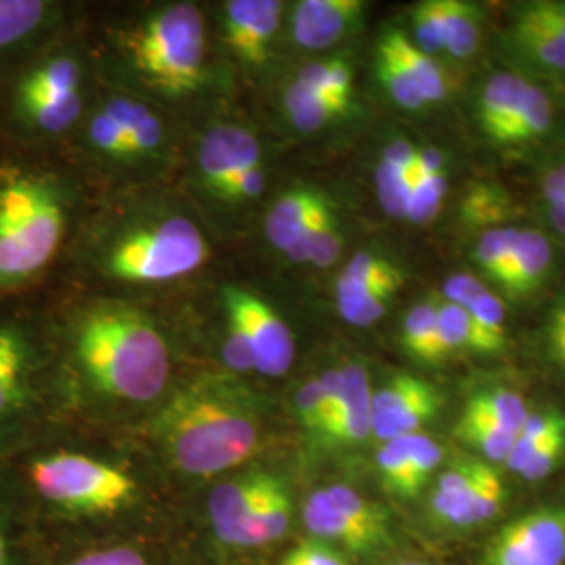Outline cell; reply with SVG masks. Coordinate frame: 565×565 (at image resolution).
<instances>
[{
    "instance_id": "6da1fadb",
    "label": "cell",
    "mask_w": 565,
    "mask_h": 565,
    "mask_svg": "<svg viewBox=\"0 0 565 565\" xmlns=\"http://www.w3.org/2000/svg\"><path fill=\"white\" fill-rule=\"evenodd\" d=\"M53 366L65 369L105 401L147 404L170 382V343L139 303L82 300L44 306Z\"/></svg>"
},
{
    "instance_id": "7a4b0ae2",
    "label": "cell",
    "mask_w": 565,
    "mask_h": 565,
    "mask_svg": "<svg viewBox=\"0 0 565 565\" xmlns=\"http://www.w3.org/2000/svg\"><path fill=\"white\" fill-rule=\"evenodd\" d=\"M67 249L86 277L124 287L182 281L212 258L202 223L182 203L160 195L107 207Z\"/></svg>"
},
{
    "instance_id": "3957f363",
    "label": "cell",
    "mask_w": 565,
    "mask_h": 565,
    "mask_svg": "<svg viewBox=\"0 0 565 565\" xmlns=\"http://www.w3.org/2000/svg\"><path fill=\"white\" fill-rule=\"evenodd\" d=\"M78 186L53 153L0 145V300L36 289L76 228Z\"/></svg>"
},
{
    "instance_id": "277c9868",
    "label": "cell",
    "mask_w": 565,
    "mask_h": 565,
    "mask_svg": "<svg viewBox=\"0 0 565 565\" xmlns=\"http://www.w3.org/2000/svg\"><path fill=\"white\" fill-rule=\"evenodd\" d=\"M156 436L186 476L210 478L247 461L263 440L260 413L239 385L200 377L163 404Z\"/></svg>"
},
{
    "instance_id": "5b68a950",
    "label": "cell",
    "mask_w": 565,
    "mask_h": 565,
    "mask_svg": "<svg viewBox=\"0 0 565 565\" xmlns=\"http://www.w3.org/2000/svg\"><path fill=\"white\" fill-rule=\"evenodd\" d=\"M132 93L145 102L179 103L210 81L205 20L193 2H162L124 21L107 42Z\"/></svg>"
},
{
    "instance_id": "8992f818",
    "label": "cell",
    "mask_w": 565,
    "mask_h": 565,
    "mask_svg": "<svg viewBox=\"0 0 565 565\" xmlns=\"http://www.w3.org/2000/svg\"><path fill=\"white\" fill-rule=\"evenodd\" d=\"M86 114L84 60L67 36L0 82V145L51 153Z\"/></svg>"
},
{
    "instance_id": "52a82bcc",
    "label": "cell",
    "mask_w": 565,
    "mask_h": 565,
    "mask_svg": "<svg viewBox=\"0 0 565 565\" xmlns=\"http://www.w3.org/2000/svg\"><path fill=\"white\" fill-rule=\"evenodd\" d=\"M53 348L44 306L0 300V452L11 450L44 403Z\"/></svg>"
},
{
    "instance_id": "ba28073f",
    "label": "cell",
    "mask_w": 565,
    "mask_h": 565,
    "mask_svg": "<svg viewBox=\"0 0 565 565\" xmlns=\"http://www.w3.org/2000/svg\"><path fill=\"white\" fill-rule=\"evenodd\" d=\"M9 476L21 497L60 511L111 513L137 494L135 480L118 467L65 448L21 455Z\"/></svg>"
},
{
    "instance_id": "9c48e42d",
    "label": "cell",
    "mask_w": 565,
    "mask_h": 565,
    "mask_svg": "<svg viewBox=\"0 0 565 565\" xmlns=\"http://www.w3.org/2000/svg\"><path fill=\"white\" fill-rule=\"evenodd\" d=\"M221 296L226 319L242 327L252 345L256 371L266 377L285 375L296 361V338L275 306L243 285H226Z\"/></svg>"
},
{
    "instance_id": "30bf717a",
    "label": "cell",
    "mask_w": 565,
    "mask_h": 565,
    "mask_svg": "<svg viewBox=\"0 0 565 565\" xmlns=\"http://www.w3.org/2000/svg\"><path fill=\"white\" fill-rule=\"evenodd\" d=\"M70 7L57 0H0V82L65 39Z\"/></svg>"
},
{
    "instance_id": "8fae6325",
    "label": "cell",
    "mask_w": 565,
    "mask_h": 565,
    "mask_svg": "<svg viewBox=\"0 0 565 565\" xmlns=\"http://www.w3.org/2000/svg\"><path fill=\"white\" fill-rule=\"evenodd\" d=\"M482 565H565V503L503 525L486 543Z\"/></svg>"
},
{
    "instance_id": "7c38bea8",
    "label": "cell",
    "mask_w": 565,
    "mask_h": 565,
    "mask_svg": "<svg viewBox=\"0 0 565 565\" xmlns=\"http://www.w3.org/2000/svg\"><path fill=\"white\" fill-rule=\"evenodd\" d=\"M258 162H264L260 137L242 121H218L198 145V182L207 198L224 203L243 170Z\"/></svg>"
},
{
    "instance_id": "4fadbf2b",
    "label": "cell",
    "mask_w": 565,
    "mask_h": 565,
    "mask_svg": "<svg viewBox=\"0 0 565 565\" xmlns=\"http://www.w3.org/2000/svg\"><path fill=\"white\" fill-rule=\"evenodd\" d=\"M440 406L443 396L434 385L413 375H396L373 392L371 436L384 445L422 434V427L438 415Z\"/></svg>"
},
{
    "instance_id": "5bb4252c",
    "label": "cell",
    "mask_w": 565,
    "mask_h": 565,
    "mask_svg": "<svg viewBox=\"0 0 565 565\" xmlns=\"http://www.w3.org/2000/svg\"><path fill=\"white\" fill-rule=\"evenodd\" d=\"M281 0H228L221 9L223 41L245 70H260L281 30Z\"/></svg>"
},
{
    "instance_id": "9a60e30c",
    "label": "cell",
    "mask_w": 565,
    "mask_h": 565,
    "mask_svg": "<svg viewBox=\"0 0 565 565\" xmlns=\"http://www.w3.org/2000/svg\"><path fill=\"white\" fill-rule=\"evenodd\" d=\"M363 0H300L289 15V39L302 51H327L363 20Z\"/></svg>"
},
{
    "instance_id": "2e32d148",
    "label": "cell",
    "mask_w": 565,
    "mask_h": 565,
    "mask_svg": "<svg viewBox=\"0 0 565 565\" xmlns=\"http://www.w3.org/2000/svg\"><path fill=\"white\" fill-rule=\"evenodd\" d=\"M333 203L323 191L298 184L281 193L266 212L264 233L273 249L282 256L319 223Z\"/></svg>"
},
{
    "instance_id": "e0dca14e",
    "label": "cell",
    "mask_w": 565,
    "mask_h": 565,
    "mask_svg": "<svg viewBox=\"0 0 565 565\" xmlns=\"http://www.w3.org/2000/svg\"><path fill=\"white\" fill-rule=\"evenodd\" d=\"M102 107L118 121L132 145L137 166L162 162L168 151V128L153 103L132 93H111L103 99Z\"/></svg>"
},
{
    "instance_id": "ac0fdd59",
    "label": "cell",
    "mask_w": 565,
    "mask_h": 565,
    "mask_svg": "<svg viewBox=\"0 0 565 565\" xmlns=\"http://www.w3.org/2000/svg\"><path fill=\"white\" fill-rule=\"evenodd\" d=\"M373 387L363 364L342 366V394L324 440L333 445H359L371 436Z\"/></svg>"
},
{
    "instance_id": "d6986e66",
    "label": "cell",
    "mask_w": 565,
    "mask_h": 565,
    "mask_svg": "<svg viewBox=\"0 0 565 565\" xmlns=\"http://www.w3.org/2000/svg\"><path fill=\"white\" fill-rule=\"evenodd\" d=\"M291 522V499L281 480L237 524L218 536L224 545L264 546L282 539Z\"/></svg>"
},
{
    "instance_id": "ffe728a7",
    "label": "cell",
    "mask_w": 565,
    "mask_h": 565,
    "mask_svg": "<svg viewBox=\"0 0 565 565\" xmlns=\"http://www.w3.org/2000/svg\"><path fill=\"white\" fill-rule=\"evenodd\" d=\"M551 263L553 247L545 235L532 228H518L501 287L511 296H527L545 281Z\"/></svg>"
},
{
    "instance_id": "44dd1931",
    "label": "cell",
    "mask_w": 565,
    "mask_h": 565,
    "mask_svg": "<svg viewBox=\"0 0 565 565\" xmlns=\"http://www.w3.org/2000/svg\"><path fill=\"white\" fill-rule=\"evenodd\" d=\"M277 482H279L277 476L256 471V473H245L242 478L216 486L207 501L216 536H223L226 530L237 524Z\"/></svg>"
},
{
    "instance_id": "7402d4cb",
    "label": "cell",
    "mask_w": 565,
    "mask_h": 565,
    "mask_svg": "<svg viewBox=\"0 0 565 565\" xmlns=\"http://www.w3.org/2000/svg\"><path fill=\"white\" fill-rule=\"evenodd\" d=\"M446 191L448 179L445 156L434 147H419L406 221L413 224L431 223L445 203Z\"/></svg>"
},
{
    "instance_id": "603a6c76",
    "label": "cell",
    "mask_w": 565,
    "mask_h": 565,
    "mask_svg": "<svg viewBox=\"0 0 565 565\" xmlns=\"http://www.w3.org/2000/svg\"><path fill=\"white\" fill-rule=\"evenodd\" d=\"M480 461H459L448 467L431 490V511L436 520L452 527H467V513L473 499Z\"/></svg>"
},
{
    "instance_id": "cb8c5ba5",
    "label": "cell",
    "mask_w": 565,
    "mask_h": 565,
    "mask_svg": "<svg viewBox=\"0 0 565 565\" xmlns=\"http://www.w3.org/2000/svg\"><path fill=\"white\" fill-rule=\"evenodd\" d=\"M302 520L306 527L327 541H335L348 546L350 551H369L382 545L373 534H369L364 527L348 520L342 511H338L324 497L323 490L312 492L302 509Z\"/></svg>"
},
{
    "instance_id": "d4e9b609",
    "label": "cell",
    "mask_w": 565,
    "mask_h": 565,
    "mask_svg": "<svg viewBox=\"0 0 565 565\" xmlns=\"http://www.w3.org/2000/svg\"><path fill=\"white\" fill-rule=\"evenodd\" d=\"M380 46H384L385 51L403 65L406 74L417 84L427 105L445 102L448 95L445 70L434 57L422 53L403 30L385 32Z\"/></svg>"
},
{
    "instance_id": "484cf974",
    "label": "cell",
    "mask_w": 565,
    "mask_h": 565,
    "mask_svg": "<svg viewBox=\"0 0 565 565\" xmlns=\"http://www.w3.org/2000/svg\"><path fill=\"white\" fill-rule=\"evenodd\" d=\"M350 103L335 102L303 86L298 81L287 84L282 93V111L287 121L302 135L321 132L350 111Z\"/></svg>"
},
{
    "instance_id": "4316f807",
    "label": "cell",
    "mask_w": 565,
    "mask_h": 565,
    "mask_svg": "<svg viewBox=\"0 0 565 565\" xmlns=\"http://www.w3.org/2000/svg\"><path fill=\"white\" fill-rule=\"evenodd\" d=\"M525 84L524 78L511 72H497L486 82L484 90L480 95V126L486 137L497 145H503L507 128L513 120L518 105L522 102Z\"/></svg>"
},
{
    "instance_id": "83f0119b",
    "label": "cell",
    "mask_w": 565,
    "mask_h": 565,
    "mask_svg": "<svg viewBox=\"0 0 565 565\" xmlns=\"http://www.w3.org/2000/svg\"><path fill=\"white\" fill-rule=\"evenodd\" d=\"M76 132L81 135L82 149L88 156L93 153L97 160L111 166H124V168L137 166L132 145L126 139L118 121L114 120L102 105H97L95 109L86 107V114Z\"/></svg>"
},
{
    "instance_id": "f1b7e54d",
    "label": "cell",
    "mask_w": 565,
    "mask_h": 565,
    "mask_svg": "<svg viewBox=\"0 0 565 565\" xmlns=\"http://www.w3.org/2000/svg\"><path fill=\"white\" fill-rule=\"evenodd\" d=\"M403 348L415 361L425 364L443 363L445 348L438 331V300L415 303L403 323Z\"/></svg>"
},
{
    "instance_id": "f546056e",
    "label": "cell",
    "mask_w": 565,
    "mask_h": 565,
    "mask_svg": "<svg viewBox=\"0 0 565 565\" xmlns=\"http://www.w3.org/2000/svg\"><path fill=\"white\" fill-rule=\"evenodd\" d=\"M403 282H384L366 287H335L338 312L352 327H371L382 321L394 300L403 289Z\"/></svg>"
},
{
    "instance_id": "4dcf8cb0",
    "label": "cell",
    "mask_w": 565,
    "mask_h": 565,
    "mask_svg": "<svg viewBox=\"0 0 565 565\" xmlns=\"http://www.w3.org/2000/svg\"><path fill=\"white\" fill-rule=\"evenodd\" d=\"M513 42L527 60L548 70L565 72V34L559 30L525 15L524 11H518L513 23Z\"/></svg>"
},
{
    "instance_id": "1f68e13d",
    "label": "cell",
    "mask_w": 565,
    "mask_h": 565,
    "mask_svg": "<svg viewBox=\"0 0 565 565\" xmlns=\"http://www.w3.org/2000/svg\"><path fill=\"white\" fill-rule=\"evenodd\" d=\"M465 310L471 323V352H503L507 343V310L503 300L486 289Z\"/></svg>"
},
{
    "instance_id": "d6a6232c",
    "label": "cell",
    "mask_w": 565,
    "mask_h": 565,
    "mask_svg": "<svg viewBox=\"0 0 565 565\" xmlns=\"http://www.w3.org/2000/svg\"><path fill=\"white\" fill-rule=\"evenodd\" d=\"M443 25H445V53L455 60H469L482 34V13L478 4L463 0H443Z\"/></svg>"
},
{
    "instance_id": "836d02e7",
    "label": "cell",
    "mask_w": 565,
    "mask_h": 565,
    "mask_svg": "<svg viewBox=\"0 0 565 565\" xmlns=\"http://www.w3.org/2000/svg\"><path fill=\"white\" fill-rule=\"evenodd\" d=\"M553 124V103L545 90L536 84H525L522 102L507 128L503 145H520L548 132Z\"/></svg>"
},
{
    "instance_id": "e575fe53",
    "label": "cell",
    "mask_w": 565,
    "mask_h": 565,
    "mask_svg": "<svg viewBox=\"0 0 565 565\" xmlns=\"http://www.w3.org/2000/svg\"><path fill=\"white\" fill-rule=\"evenodd\" d=\"M465 411L480 415L515 436L520 434L530 415V408L524 398L515 390H507V387H492V390L473 394L465 406Z\"/></svg>"
},
{
    "instance_id": "d590c367",
    "label": "cell",
    "mask_w": 565,
    "mask_h": 565,
    "mask_svg": "<svg viewBox=\"0 0 565 565\" xmlns=\"http://www.w3.org/2000/svg\"><path fill=\"white\" fill-rule=\"evenodd\" d=\"M294 81L331 97L335 102L350 103L354 97V70L345 60H323L306 63Z\"/></svg>"
},
{
    "instance_id": "8d00e7d4",
    "label": "cell",
    "mask_w": 565,
    "mask_h": 565,
    "mask_svg": "<svg viewBox=\"0 0 565 565\" xmlns=\"http://www.w3.org/2000/svg\"><path fill=\"white\" fill-rule=\"evenodd\" d=\"M455 431L465 445L471 446L484 459L494 463H505L507 455L515 443V434H509L503 427L467 411H463Z\"/></svg>"
},
{
    "instance_id": "74e56055",
    "label": "cell",
    "mask_w": 565,
    "mask_h": 565,
    "mask_svg": "<svg viewBox=\"0 0 565 565\" xmlns=\"http://www.w3.org/2000/svg\"><path fill=\"white\" fill-rule=\"evenodd\" d=\"M324 497L338 511H342L348 520L364 527L369 534H373L380 543L387 539V515L382 507L366 501L363 494H359L350 486H329L323 488Z\"/></svg>"
},
{
    "instance_id": "f35d334b",
    "label": "cell",
    "mask_w": 565,
    "mask_h": 565,
    "mask_svg": "<svg viewBox=\"0 0 565 565\" xmlns=\"http://www.w3.org/2000/svg\"><path fill=\"white\" fill-rule=\"evenodd\" d=\"M406 281V275L398 264L387 260L377 252H359L343 266L335 287H366L384 282Z\"/></svg>"
},
{
    "instance_id": "ab89813d",
    "label": "cell",
    "mask_w": 565,
    "mask_h": 565,
    "mask_svg": "<svg viewBox=\"0 0 565 565\" xmlns=\"http://www.w3.org/2000/svg\"><path fill=\"white\" fill-rule=\"evenodd\" d=\"M413 179H415V168L404 170L380 158V163L375 168V189H377V200L382 203L387 216L396 221H406Z\"/></svg>"
},
{
    "instance_id": "60d3db41",
    "label": "cell",
    "mask_w": 565,
    "mask_h": 565,
    "mask_svg": "<svg viewBox=\"0 0 565 565\" xmlns=\"http://www.w3.org/2000/svg\"><path fill=\"white\" fill-rule=\"evenodd\" d=\"M377 76L384 84L385 93L404 111H424L427 107L417 84L406 74L403 65L394 60L384 46H377Z\"/></svg>"
},
{
    "instance_id": "b9f144b4",
    "label": "cell",
    "mask_w": 565,
    "mask_h": 565,
    "mask_svg": "<svg viewBox=\"0 0 565 565\" xmlns=\"http://www.w3.org/2000/svg\"><path fill=\"white\" fill-rule=\"evenodd\" d=\"M505 486H503L501 476L497 473V469L480 461L473 499H471L469 513H467V527L486 524V522L494 520L505 505Z\"/></svg>"
},
{
    "instance_id": "7bdbcfd3",
    "label": "cell",
    "mask_w": 565,
    "mask_h": 565,
    "mask_svg": "<svg viewBox=\"0 0 565 565\" xmlns=\"http://www.w3.org/2000/svg\"><path fill=\"white\" fill-rule=\"evenodd\" d=\"M515 231L518 228L494 226V228L486 231L484 235L476 243V249H473V260L480 266V270L484 273L486 277L494 279L499 285L503 281L507 264L511 258Z\"/></svg>"
},
{
    "instance_id": "ee69618b",
    "label": "cell",
    "mask_w": 565,
    "mask_h": 565,
    "mask_svg": "<svg viewBox=\"0 0 565 565\" xmlns=\"http://www.w3.org/2000/svg\"><path fill=\"white\" fill-rule=\"evenodd\" d=\"M413 39L411 42L429 57L445 53V25H443V0H425L413 9Z\"/></svg>"
},
{
    "instance_id": "f6af8a7d",
    "label": "cell",
    "mask_w": 565,
    "mask_h": 565,
    "mask_svg": "<svg viewBox=\"0 0 565 565\" xmlns=\"http://www.w3.org/2000/svg\"><path fill=\"white\" fill-rule=\"evenodd\" d=\"M443 463V448L440 445L425 436L413 434L411 436V459H408V480H406V499L419 497L425 484L429 482L431 473Z\"/></svg>"
},
{
    "instance_id": "bcb514c9",
    "label": "cell",
    "mask_w": 565,
    "mask_h": 565,
    "mask_svg": "<svg viewBox=\"0 0 565 565\" xmlns=\"http://www.w3.org/2000/svg\"><path fill=\"white\" fill-rule=\"evenodd\" d=\"M408 459H411V436L384 443L377 450V469L382 473L385 488L403 499H406Z\"/></svg>"
},
{
    "instance_id": "7dc6e473",
    "label": "cell",
    "mask_w": 565,
    "mask_h": 565,
    "mask_svg": "<svg viewBox=\"0 0 565 565\" xmlns=\"http://www.w3.org/2000/svg\"><path fill=\"white\" fill-rule=\"evenodd\" d=\"M296 413L298 419L315 436H324L327 422H329V403L324 394L321 377H310L296 394Z\"/></svg>"
},
{
    "instance_id": "c3c4849f",
    "label": "cell",
    "mask_w": 565,
    "mask_h": 565,
    "mask_svg": "<svg viewBox=\"0 0 565 565\" xmlns=\"http://www.w3.org/2000/svg\"><path fill=\"white\" fill-rule=\"evenodd\" d=\"M438 331L446 356L465 350L471 352V323L461 306L438 300Z\"/></svg>"
},
{
    "instance_id": "681fc988",
    "label": "cell",
    "mask_w": 565,
    "mask_h": 565,
    "mask_svg": "<svg viewBox=\"0 0 565 565\" xmlns=\"http://www.w3.org/2000/svg\"><path fill=\"white\" fill-rule=\"evenodd\" d=\"M463 216L467 223L499 224L507 214L505 193L492 186H478L465 198Z\"/></svg>"
},
{
    "instance_id": "f907efd6",
    "label": "cell",
    "mask_w": 565,
    "mask_h": 565,
    "mask_svg": "<svg viewBox=\"0 0 565 565\" xmlns=\"http://www.w3.org/2000/svg\"><path fill=\"white\" fill-rule=\"evenodd\" d=\"M565 452V429L548 436L543 445L534 450L530 461L522 469V478L525 482H541L546 476L555 471V467L562 461Z\"/></svg>"
},
{
    "instance_id": "816d5d0a",
    "label": "cell",
    "mask_w": 565,
    "mask_h": 565,
    "mask_svg": "<svg viewBox=\"0 0 565 565\" xmlns=\"http://www.w3.org/2000/svg\"><path fill=\"white\" fill-rule=\"evenodd\" d=\"M226 321H228V324H226V338H224V363L235 373H252V371H256L254 352H252V345L247 342L242 327L233 323L231 319H226Z\"/></svg>"
},
{
    "instance_id": "f5cc1de1",
    "label": "cell",
    "mask_w": 565,
    "mask_h": 565,
    "mask_svg": "<svg viewBox=\"0 0 565 565\" xmlns=\"http://www.w3.org/2000/svg\"><path fill=\"white\" fill-rule=\"evenodd\" d=\"M266 189V166L264 162L254 163L247 170H243L242 177L231 186L224 203L228 205H247L258 202Z\"/></svg>"
},
{
    "instance_id": "db71d44e",
    "label": "cell",
    "mask_w": 565,
    "mask_h": 565,
    "mask_svg": "<svg viewBox=\"0 0 565 565\" xmlns=\"http://www.w3.org/2000/svg\"><path fill=\"white\" fill-rule=\"evenodd\" d=\"M488 287L476 275H471V273H457V275L448 277L445 281L443 302L467 308Z\"/></svg>"
},
{
    "instance_id": "11a10c76",
    "label": "cell",
    "mask_w": 565,
    "mask_h": 565,
    "mask_svg": "<svg viewBox=\"0 0 565 565\" xmlns=\"http://www.w3.org/2000/svg\"><path fill=\"white\" fill-rule=\"evenodd\" d=\"M282 565H345L342 557L327 548V546L319 545V543H302L296 546L285 559Z\"/></svg>"
},
{
    "instance_id": "9f6ffc18",
    "label": "cell",
    "mask_w": 565,
    "mask_h": 565,
    "mask_svg": "<svg viewBox=\"0 0 565 565\" xmlns=\"http://www.w3.org/2000/svg\"><path fill=\"white\" fill-rule=\"evenodd\" d=\"M70 565H147L141 553L128 548V546H116L97 553H86Z\"/></svg>"
},
{
    "instance_id": "6f0895ef",
    "label": "cell",
    "mask_w": 565,
    "mask_h": 565,
    "mask_svg": "<svg viewBox=\"0 0 565 565\" xmlns=\"http://www.w3.org/2000/svg\"><path fill=\"white\" fill-rule=\"evenodd\" d=\"M546 343L551 359L565 371V298L551 312L546 324Z\"/></svg>"
},
{
    "instance_id": "680465c9",
    "label": "cell",
    "mask_w": 565,
    "mask_h": 565,
    "mask_svg": "<svg viewBox=\"0 0 565 565\" xmlns=\"http://www.w3.org/2000/svg\"><path fill=\"white\" fill-rule=\"evenodd\" d=\"M2 476V471H0ZM4 494H0V565L18 564V541H15V525L11 520V505H4Z\"/></svg>"
},
{
    "instance_id": "91938a15",
    "label": "cell",
    "mask_w": 565,
    "mask_h": 565,
    "mask_svg": "<svg viewBox=\"0 0 565 565\" xmlns=\"http://www.w3.org/2000/svg\"><path fill=\"white\" fill-rule=\"evenodd\" d=\"M520 11L565 34V0H536L527 2Z\"/></svg>"
},
{
    "instance_id": "94428289",
    "label": "cell",
    "mask_w": 565,
    "mask_h": 565,
    "mask_svg": "<svg viewBox=\"0 0 565 565\" xmlns=\"http://www.w3.org/2000/svg\"><path fill=\"white\" fill-rule=\"evenodd\" d=\"M541 193L546 205L565 203V163L546 172L545 179L541 182Z\"/></svg>"
},
{
    "instance_id": "6125c7cd",
    "label": "cell",
    "mask_w": 565,
    "mask_h": 565,
    "mask_svg": "<svg viewBox=\"0 0 565 565\" xmlns=\"http://www.w3.org/2000/svg\"><path fill=\"white\" fill-rule=\"evenodd\" d=\"M404 565H425V564H415V562H413V564H404Z\"/></svg>"
}]
</instances>
